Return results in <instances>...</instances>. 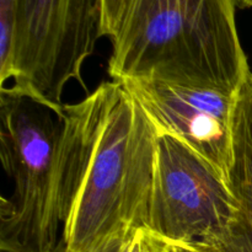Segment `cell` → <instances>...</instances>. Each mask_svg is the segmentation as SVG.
<instances>
[{
	"label": "cell",
	"instance_id": "6",
	"mask_svg": "<svg viewBox=\"0 0 252 252\" xmlns=\"http://www.w3.org/2000/svg\"><path fill=\"white\" fill-rule=\"evenodd\" d=\"M158 132L167 133L211 162L229 182L238 94L149 79L121 81Z\"/></svg>",
	"mask_w": 252,
	"mask_h": 252
},
{
	"label": "cell",
	"instance_id": "12",
	"mask_svg": "<svg viewBox=\"0 0 252 252\" xmlns=\"http://www.w3.org/2000/svg\"><path fill=\"white\" fill-rule=\"evenodd\" d=\"M128 252H152L148 231L145 229H138L130 244Z\"/></svg>",
	"mask_w": 252,
	"mask_h": 252
},
{
	"label": "cell",
	"instance_id": "14",
	"mask_svg": "<svg viewBox=\"0 0 252 252\" xmlns=\"http://www.w3.org/2000/svg\"><path fill=\"white\" fill-rule=\"evenodd\" d=\"M53 252H65V244H63L62 246H59V248L57 249V250H54Z\"/></svg>",
	"mask_w": 252,
	"mask_h": 252
},
{
	"label": "cell",
	"instance_id": "5",
	"mask_svg": "<svg viewBox=\"0 0 252 252\" xmlns=\"http://www.w3.org/2000/svg\"><path fill=\"white\" fill-rule=\"evenodd\" d=\"M239 202L218 170L167 133L159 132L145 230L167 241L198 244L236 218Z\"/></svg>",
	"mask_w": 252,
	"mask_h": 252
},
{
	"label": "cell",
	"instance_id": "8",
	"mask_svg": "<svg viewBox=\"0 0 252 252\" xmlns=\"http://www.w3.org/2000/svg\"><path fill=\"white\" fill-rule=\"evenodd\" d=\"M20 0H0V89L11 78Z\"/></svg>",
	"mask_w": 252,
	"mask_h": 252
},
{
	"label": "cell",
	"instance_id": "1",
	"mask_svg": "<svg viewBox=\"0 0 252 252\" xmlns=\"http://www.w3.org/2000/svg\"><path fill=\"white\" fill-rule=\"evenodd\" d=\"M159 132L121 81H105L64 105L59 214L65 252H81L123 229H145Z\"/></svg>",
	"mask_w": 252,
	"mask_h": 252
},
{
	"label": "cell",
	"instance_id": "4",
	"mask_svg": "<svg viewBox=\"0 0 252 252\" xmlns=\"http://www.w3.org/2000/svg\"><path fill=\"white\" fill-rule=\"evenodd\" d=\"M101 0H20L9 90L63 113L66 84L81 71L101 34Z\"/></svg>",
	"mask_w": 252,
	"mask_h": 252
},
{
	"label": "cell",
	"instance_id": "11",
	"mask_svg": "<svg viewBox=\"0 0 252 252\" xmlns=\"http://www.w3.org/2000/svg\"><path fill=\"white\" fill-rule=\"evenodd\" d=\"M148 235H149L152 252H202L194 244L167 241L155 235H152L150 233H148Z\"/></svg>",
	"mask_w": 252,
	"mask_h": 252
},
{
	"label": "cell",
	"instance_id": "10",
	"mask_svg": "<svg viewBox=\"0 0 252 252\" xmlns=\"http://www.w3.org/2000/svg\"><path fill=\"white\" fill-rule=\"evenodd\" d=\"M137 230L138 229L132 228L123 229V230L108 236L97 245L81 252H128Z\"/></svg>",
	"mask_w": 252,
	"mask_h": 252
},
{
	"label": "cell",
	"instance_id": "2",
	"mask_svg": "<svg viewBox=\"0 0 252 252\" xmlns=\"http://www.w3.org/2000/svg\"><path fill=\"white\" fill-rule=\"evenodd\" d=\"M235 0H130L112 42V80L166 81L239 94L251 69Z\"/></svg>",
	"mask_w": 252,
	"mask_h": 252
},
{
	"label": "cell",
	"instance_id": "9",
	"mask_svg": "<svg viewBox=\"0 0 252 252\" xmlns=\"http://www.w3.org/2000/svg\"><path fill=\"white\" fill-rule=\"evenodd\" d=\"M130 0H101L102 7V37L115 38L122 25Z\"/></svg>",
	"mask_w": 252,
	"mask_h": 252
},
{
	"label": "cell",
	"instance_id": "3",
	"mask_svg": "<svg viewBox=\"0 0 252 252\" xmlns=\"http://www.w3.org/2000/svg\"><path fill=\"white\" fill-rule=\"evenodd\" d=\"M62 116L9 90L0 94V158L12 193L0 202V251L53 252L59 214Z\"/></svg>",
	"mask_w": 252,
	"mask_h": 252
},
{
	"label": "cell",
	"instance_id": "7",
	"mask_svg": "<svg viewBox=\"0 0 252 252\" xmlns=\"http://www.w3.org/2000/svg\"><path fill=\"white\" fill-rule=\"evenodd\" d=\"M229 186L239 202L229 226L203 241V252H252V71L238 94Z\"/></svg>",
	"mask_w": 252,
	"mask_h": 252
},
{
	"label": "cell",
	"instance_id": "13",
	"mask_svg": "<svg viewBox=\"0 0 252 252\" xmlns=\"http://www.w3.org/2000/svg\"><path fill=\"white\" fill-rule=\"evenodd\" d=\"M235 4L238 9H250V7H252V0H235Z\"/></svg>",
	"mask_w": 252,
	"mask_h": 252
}]
</instances>
